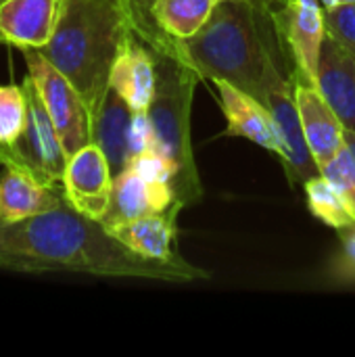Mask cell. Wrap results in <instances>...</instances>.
<instances>
[{
	"mask_svg": "<svg viewBox=\"0 0 355 357\" xmlns=\"http://www.w3.org/2000/svg\"><path fill=\"white\" fill-rule=\"evenodd\" d=\"M63 0H6L0 6V44L44 48L52 38Z\"/></svg>",
	"mask_w": 355,
	"mask_h": 357,
	"instance_id": "12",
	"label": "cell"
},
{
	"mask_svg": "<svg viewBox=\"0 0 355 357\" xmlns=\"http://www.w3.org/2000/svg\"><path fill=\"white\" fill-rule=\"evenodd\" d=\"M29 109L23 84H0V146L19 142L27 128Z\"/></svg>",
	"mask_w": 355,
	"mask_h": 357,
	"instance_id": "21",
	"label": "cell"
},
{
	"mask_svg": "<svg viewBox=\"0 0 355 357\" xmlns=\"http://www.w3.org/2000/svg\"><path fill=\"white\" fill-rule=\"evenodd\" d=\"M341 2H355V0H341Z\"/></svg>",
	"mask_w": 355,
	"mask_h": 357,
	"instance_id": "29",
	"label": "cell"
},
{
	"mask_svg": "<svg viewBox=\"0 0 355 357\" xmlns=\"http://www.w3.org/2000/svg\"><path fill=\"white\" fill-rule=\"evenodd\" d=\"M142 42L153 50L157 63V90L146 113L157 149L178 167L174 195L178 205L186 209L203 197V184L190 142V109L201 77L180 59L176 40L167 33L153 31L142 38Z\"/></svg>",
	"mask_w": 355,
	"mask_h": 357,
	"instance_id": "4",
	"label": "cell"
},
{
	"mask_svg": "<svg viewBox=\"0 0 355 357\" xmlns=\"http://www.w3.org/2000/svg\"><path fill=\"white\" fill-rule=\"evenodd\" d=\"M280 0H220L209 21L176 42L201 79L228 82L266 100L270 88L295 82L299 69L278 19Z\"/></svg>",
	"mask_w": 355,
	"mask_h": 357,
	"instance_id": "2",
	"label": "cell"
},
{
	"mask_svg": "<svg viewBox=\"0 0 355 357\" xmlns=\"http://www.w3.org/2000/svg\"><path fill=\"white\" fill-rule=\"evenodd\" d=\"M61 184L73 209L92 220H105L113 197V172L98 144L88 142L69 157Z\"/></svg>",
	"mask_w": 355,
	"mask_h": 357,
	"instance_id": "7",
	"label": "cell"
},
{
	"mask_svg": "<svg viewBox=\"0 0 355 357\" xmlns=\"http://www.w3.org/2000/svg\"><path fill=\"white\" fill-rule=\"evenodd\" d=\"M4 2H6V0H0V6H2V4H4Z\"/></svg>",
	"mask_w": 355,
	"mask_h": 357,
	"instance_id": "30",
	"label": "cell"
},
{
	"mask_svg": "<svg viewBox=\"0 0 355 357\" xmlns=\"http://www.w3.org/2000/svg\"><path fill=\"white\" fill-rule=\"evenodd\" d=\"M322 176H326L335 184V188L341 192L349 213L355 220V159L352 151L347 149V144L337 153L333 161H328L322 167Z\"/></svg>",
	"mask_w": 355,
	"mask_h": 357,
	"instance_id": "22",
	"label": "cell"
},
{
	"mask_svg": "<svg viewBox=\"0 0 355 357\" xmlns=\"http://www.w3.org/2000/svg\"><path fill=\"white\" fill-rule=\"evenodd\" d=\"M303 188H305L310 211L320 222H324L326 226H331L335 230H341V228H347L354 224V215L349 213L341 192L335 188V184L326 176L320 174V176L308 180Z\"/></svg>",
	"mask_w": 355,
	"mask_h": 357,
	"instance_id": "20",
	"label": "cell"
},
{
	"mask_svg": "<svg viewBox=\"0 0 355 357\" xmlns=\"http://www.w3.org/2000/svg\"><path fill=\"white\" fill-rule=\"evenodd\" d=\"M0 174V220L17 222L44 213L65 201L63 184H48L29 169L2 163Z\"/></svg>",
	"mask_w": 355,
	"mask_h": 357,
	"instance_id": "13",
	"label": "cell"
},
{
	"mask_svg": "<svg viewBox=\"0 0 355 357\" xmlns=\"http://www.w3.org/2000/svg\"><path fill=\"white\" fill-rule=\"evenodd\" d=\"M126 2V8L130 13V19H132V29L136 36H144L151 31V21H149V13H151V6L157 2V0H123Z\"/></svg>",
	"mask_w": 355,
	"mask_h": 357,
	"instance_id": "26",
	"label": "cell"
},
{
	"mask_svg": "<svg viewBox=\"0 0 355 357\" xmlns=\"http://www.w3.org/2000/svg\"><path fill=\"white\" fill-rule=\"evenodd\" d=\"M172 207H180V205L169 184L149 182L136 169L126 167L113 178L111 207L103 224L113 226L121 222H132L151 213H163Z\"/></svg>",
	"mask_w": 355,
	"mask_h": 357,
	"instance_id": "14",
	"label": "cell"
},
{
	"mask_svg": "<svg viewBox=\"0 0 355 357\" xmlns=\"http://www.w3.org/2000/svg\"><path fill=\"white\" fill-rule=\"evenodd\" d=\"M295 102L310 151L322 169L345 146V126L320 90L301 73L295 77Z\"/></svg>",
	"mask_w": 355,
	"mask_h": 357,
	"instance_id": "10",
	"label": "cell"
},
{
	"mask_svg": "<svg viewBox=\"0 0 355 357\" xmlns=\"http://www.w3.org/2000/svg\"><path fill=\"white\" fill-rule=\"evenodd\" d=\"M264 105L274 115V121L280 132L282 140V165L291 180V184L305 186L308 180L322 174L320 165L316 163L310 144L303 134L299 109L295 102V82H285L268 90Z\"/></svg>",
	"mask_w": 355,
	"mask_h": 357,
	"instance_id": "8",
	"label": "cell"
},
{
	"mask_svg": "<svg viewBox=\"0 0 355 357\" xmlns=\"http://www.w3.org/2000/svg\"><path fill=\"white\" fill-rule=\"evenodd\" d=\"M320 2H322V6H324V8H335L341 0H320Z\"/></svg>",
	"mask_w": 355,
	"mask_h": 357,
	"instance_id": "28",
	"label": "cell"
},
{
	"mask_svg": "<svg viewBox=\"0 0 355 357\" xmlns=\"http://www.w3.org/2000/svg\"><path fill=\"white\" fill-rule=\"evenodd\" d=\"M23 88L29 109L27 128L17 144L0 146V163L21 165L48 184H61L69 157L46 107L36 92V86L27 75L23 79Z\"/></svg>",
	"mask_w": 355,
	"mask_h": 357,
	"instance_id": "6",
	"label": "cell"
},
{
	"mask_svg": "<svg viewBox=\"0 0 355 357\" xmlns=\"http://www.w3.org/2000/svg\"><path fill=\"white\" fill-rule=\"evenodd\" d=\"M109 88L115 90L134 113L149 111L157 90V63L153 50L136 33L130 36L117 56Z\"/></svg>",
	"mask_w": 355,
	"mask_h": 357,
	"instance_id": "15",
	"label": "cell"
},
{
	"mask_svg": "<svg viewBox=\"0 0 355 357\" xmlns=\"http://www.w3.org/2000/svg\"><path fill=\"white\" fill-rule=\"evenodd\" d=\"M21 52L25 56L27 77L36 86V92L61 136L67 157H71L92 142L90 113L73 84L38 48H25Z\"/></svg>",
	"mask_w": 355,
	"mask_h": 357,
	"instance_id": "5",
	"label": "cell"
},
{
	"mask_svg": "<svg viewBox=\"0 0 355 357\" xmlns=\"http://www.w3.org/2000/svg\"><path fill=\"white\" fill-rule=\"evenodd\" d=\"M0 270L25 274L71 272L163 282L209 278V272L184 257L159 261L128 249L103 222L86 218L67 199L31 218L17 222L0 220Z\"/></svg>",
	"mask_w": 355,
	"mask_h": 357,
	"instance_id": "1",
	"label": "cell"
},
{
	"mask_svg": "<svg viewBox=\"0 0 355 357\" xmlns=\"http://www.w3.org/2000/svg\"><path fill=\"white\" fill-rule=\"evenodd\" d=\"M278 19L295 56L299 73L316 86L320 48L326 38L324 6L320 0H280Z\"/></svg>",
	"mask_w": 355,
	"mask_h": 357,
	"instance_id": "9",
	"label": "cell"
},
{
	"mask_svg": "<svg viewBox=\"0 0 355 357\" xmlns=\"http://www.w3.org/2000/svg\"><path fill=\"white\" fill-rule=\"evenodd\" d=\"M216 84L220 88L222 111L228 121L222 136L247 138L259 144L262 149H268L280 157L282 140H280V132L270 109L255 96L243 92L241 88L228 82H216Z\"/></svg>",
	"mask_w": 355,
	"mask_h": 357,
	"instance_id": "11",
	"label": "cell"
},
{
	"mask_svg": "<svg viewBox=\"0 0 355 357\" xmlns=\"http://www.w3.org/2000/svg\"><path fill=\"white\" fill-rule=\"evenodd\" d=\"M132 33L123 0H63L52 38L40 48L80 92L92 121L109 92L113 65Z\"/></svg>",
	"mask_w": 355,
	"mask_h": 357,
	"instance_id": "3",
	"label": "cell"
},
{
	"mask_svg": "<svg viewBox=\"0 0 355 357\" xmlns=\"http://www.w3.org/2000/svg\"><path fill=\"white\" fill-rule=\"evenodd\" d=\"M157 149L155 142V134H153V126L149 119L146 111H138L132 117V130H130V161L142 153H149Z\"/></svg>",
	"mask_w": 355,
	"mask_h": 357,
	"instance_id": "24",
	"label": "cell"
},
{
	"mask_svg": "<svg viewBox=\"0 0 355 357\" xmlns=\"http://www.w3.org/2000/svg\"><path fill=\"white\" fill-rule=\"evenodd\" d=\"M324 21L326 33L355 56V2H339L335 8H324Z\"/></svg>",
	"mask_w": 355,
	"mask_h": 357,
	"instance_id": "23",
	"label": "cell"
},
{
	"mask_svg": "<svg viewBox=\"0 0 355 357\" xmlns=\"http://www.w3.org/2000/svg\"><path fill=\"white\" fill-rule=\"evenodd\" d=\"M345 144H347V149L352 151L355 159V130H345Z\"/></svg>",
	"mask_w": 355,
	"mask_h": 357,
	"instance_id": "27",
	"label": "cell"
},
{
	"mask_svg": "<svg viewBox=\"0 0 355 357\" xmlns=\"http://www.w3.org/2000/svg\"><path fill=\"white\" fill-rule=\"evenodd\" d=\"M180 211V207H172L163 213H151L132 222H121L105 228L128 249L149 259L172 261L182 257L176 247V222Z\"/></svg>",
	"mask_w": 355,
	"mask_h": 357,
	"instance_id": "17",
	"label": "cell"
},
{
	"mask_svg": "<svg viewBox=\"0 0 355 357\" xmlns=\"http://www.w3.org/2000/svg\"><path fill=\"white\" fill-rule=\"evenodd\" d=\"M218 2L220 0H157L149 13L151 31L161 29L176 42L188 40L209 21Z\"/></svg>",
	"mask_w": 355,
	"mask_h": 357,
	"instance_id": "19",
	"label": "cell"
},
{
	"mask_svg": "<svg viewBox=\"0 0 355 357\" xmlns=\"http://www.w3.org/2000/svg\"><path fill=\"white\" fill-rule=\"evenodd\" d=\"M316 88L339 115L345 130H355V56L328 33L320 48Z\"/></svg>",
	"mask_w": 355,
	"mask_h": 357,
	"instance_id": "16",
	"label": "cell"
},
{
	"mask_svg": "<svg viewBox=\"0 0 355 357\" xmlns=\"http://www.w3.org/2000/svg\"><path fill=\"white\" fill-rule=\"evenodd\" d=\"M337 232H339V236L343 241V249H341L337 272L341 276H345L347 280H355V222L352 226L341 228Z\"/></svg>",
	"mask_w": 355,
	"mask_h": 357,
	"instance_id": "25",
	"label": "cell"
},
{
	"mask_svg": "<svg viewBox=\"0 0 355 357\" xmlns=\"http://www.w3.org/2000/svg\"><path fill=\"white\" fill-rule=\"evenodd\" d=\"M134 111L128 102L109 88L98 115L92 121V142L105 153L113 178L123 172L130 163V130Z\"/></svg>",
	"mask_w": 355,
	"mask_h": 357,
	"instance_id": "18",
	"label": "cell"
}]
</instances>
